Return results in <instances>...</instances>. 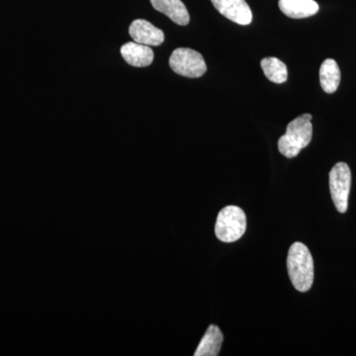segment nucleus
I'll return each mask as SVG.
<instances>
[{
	"mask_svg": "<svg viewBox=\"0 0 356 356\" xmlns=\"http://www.w3.org/2000/svg\"><path fill=\"white\" fill-rule=\"evenodd\" d=\"M287 270L293 286L297 291L307 292L314 282V261L304 243H294L287 257Z\"/></svg>",
	"mask_w": 356,
	"mask_h": 356,
	"instance_id": "nucleus-1",
	"label": "nucleus"
},
{
	"mask_svg": "<svg viewBox=\"0 0 356 356\" xmlns=\"http://www.w3.org/2000/svg\"><path fill=\"white\" fill-rule=\"evenodd\" d=\"M312 118V115L307 113L288 124L286 133L278 140V149L285 158H295L309 146L313 137Z\"/></svg>",
	"mask_w": 356,
	"mask_h": 356,
	"instance_id": "nucleus-2",
	"label": "nucleus"
},
{
	"mask_svg": "<svg viewBox=\"0 0 356 356\" xmlns=\"http://www.w3.org/2000/svg\"><path fill=\"white\" fill-rule=\"evenodd\" d=\"M247 229V217L238 206H227L218 214L215 234L222 243L240 240Z\"/></svg>",
	"mask_w": 356,
	"mask_h": 356,
	"instance_id": "nucleus-3",
	"label": "nucleus"
},
{
	"mask_svg": "<svg viewBox=\"0 0 356 356\" xmlns=\"http://www.w3.org/2000/svg\"><path fill=\"white\" fill-rule=\"evenodd\" d=\"M170 65L175 74L189 79H198L207 70L203 56L189 48H178L173 51Z\"/></svg>",
	"mask_w": 356,
	"mask_h": 356,
	"instance_id": "nucleus-4",
	"label": "nucleus"
},
{
	"mask_svg": "<svg viewBox=\"0 0 356 356\" xmlns=\"http://www.w3.org/2000/svg\"><path fill=\"white\" fill-rule=\"evenodd\" d=\"M350 185V166L346 163H337L330 172V191L332 202L339 213H346L348 211Z\"/></svg>",
	"mask_w": 356,
	"mask_h": 356,
	"instance_id": "nucleus-5",
	"label": "nucleus"
},
{
	"mask_svg": "<svg viewBox=\"0 0 356 356\" xmlns=\"http://www.w3.org/2000/svg\"><path fill=\"white\" fill-rule=\"evenodd\" d=\"M215 8L225 17L238 25H248L252 21V13L245 0H211Z\"/></svg>",
	"mask_w": 356,
	"mask_h": 356,
	"instance_id": "nucleus-6",
	"label": "nucleus"
},
{
	"mask_svg": "<svg viewBox=\"0 0 356 356\" xmlns=\"http://www.w3.org/2000/svg\"><path fill=\"white\" fill-rule=\"evenodd\" d=\"M129 34L136 43L146 46H159L165 41V33L144 19L133 21L129 28Z\"/></svg>",
	"mask_w": 356,
	"mask_h": 356,
	"instance_id": "nucleus-7",
	"label": "nucleus"
},
{
	"mask_svg": "<svg viewBox=\"0 0 356 356\" xmlns=\"http://www.w3.org/2000/svg\"><path fill=\"white\" fill-rule=\"evenodd\" d=\"M121 55L127 64L136 67H147L154 60V51L151 47L136 42H129L123 44Z\"/></svg>",
	"mask_w": 356,
	"mask_h": 356,
	"instance_id": "nucleus-8",
	"label": "nucleus"
},
{
	"mask_svg": "<svg viewBox=\"0 0 356 356\" xmlns=\"http://www.w3.org/2000/svg\"><path fill=\"white\" fill-rule=\"evenodd\" d=\"M151 3L156 10L165 14L175 24L185 26L191 21L188 10L181 0H151Z\"/></svg>",
	"mask_w": 356,
	"mask_h": 356,
	"instance_id": "nucleus-9",
	"label": "nucleus"
},
{
	"mask_svg": "<svg viewBox=\"0 0 356 356\" xmlns=\"http://www.w3.org/2000/svg\"><path fill=\"white\" fill-rule=\"evenodd\" d=\"M280 9L288 17L302 19L318 13V4L315 0H280Z\"/></svg>",
	"mask_w": 356,
	"mask_h": 356,
	"instance_id": "nucleus-10",
	"label": "nucleus"
},
{
	"mask_svg": "<svg viewBox=\"0 0 356 356\" xmlns=\"http://www.w3.org/2000/svg\"><path fill=\"white\" fill-rule=\"evenodd\" d=\"M224 336L221 330L215 325H209L199 343L195 356H217L221 350Z\"/></svg>",
	"mask_w": 356,
	"mask_h": 356,
	"instance_id": "nucleus-11",
	"label": "nucleus"
},
{
	"mask_svg": "<svg viewBox=\"0 0 356 356\" xmlns=\"http://www.w3.org/2000/svg\"><path fill=\"white\" fill-rule=\"evenodd\" d=\"M320 83L325 92L329 95L336 92L341 83V70L336 60L327 58L321 65Z\"/></svg>",
	"mask_w": 356,
	"mask_h": 356,
	"instance_id": "nucleus-12",
	"label": "nucleus"
},
{
	"mask_svg": "<svg viewBox=\"0 0 356 356\" xmlns=\"http://www.w3.org/2000/svg\"><path fill=\"white\" fill-rule=\"evenodd\" d=\"M261 67L269 81L274 83H284L287 81V67L280 58L269 57L261 60Z\"/></svg>",
	"mask_w": 356,
	"mask_h": 356,
	"instance_id": "nucleus-13",
	"label": "nucleus"
}]
</instances>
